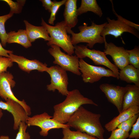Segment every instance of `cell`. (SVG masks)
Masks as SVG:
<instances>
[{"label": "cell", "mask_w": 139, "mask_h": 139, "mask_svg": "<svg viewBox=\"0 0 139 139\" xmlns=\"http://www.w3.org/2000/svg\"><path fill=\"white\" fill-rule=\"evenodd\" d=\"M139 113V106L132 107L119 113L118 115L106 123L104 126L108 132H111L121 123Z\"/></svg>", "instance_id": "obj_17"}, {"label": "cell", "mask_w": 139, "mask_h": 139, "mask_svg": "<svg viewBox=\"0 0 139 139\" xmlns=\"http://www.w3.org/2000/svg\"><path fill=\"white\" fill-rule=\"evenodd\" d=\"M13 75L9 72L0 73V97L6 101L10 99L20 103L24 108L28 116L31 113V109L24 100H19L14 95L11 88L15 85Z\"/></svg>", "instance_id": "obj_10"}, {"label": "cell", "mask_w": 139, "mask_h": 139, "mask_svg": "<svg viewBox=\"0 0 139 139\" xmlns=\"http://www.w3.org/2000/svg\"><path fill=\"white\" fill-rule=\"evenodd\" d=\"M107 19L108 22L101 33V36L105 39H106L107 35H111L117 38L125 32L131 33L139 38V34L134 28L123 23L118 19H111L109 17H107Z\"/></svg>", "instance_id": "obj_13"}, {"label": "cell", "mask_w": 139, "mask_h": 139, "mask_svg": "<svg viewBox=\"0 0 139 139\" xmlns=\"http://www.w3.org/2000/svg\"><path fill=\"white\" fill-rule=\"evenodd\" d=\"M79 63L82 80L84 83H93L99 81L104 77L117 78L115 74L110 69L90 65L83 59H80Z\"/></svg>", "instance_id": "obj_7"}, {"label": "cell", "mask_w": 139, "mask_h": 139, "mask_svg": "<svg viewBox=\"0 0 139 139\" xmlns=\"http://www.w3.org/2000/svg\"><path fill=\"white\" fill-rule=\"evenodd\" d=\"M111 132L110 136L107 139H126L129 135V132L120 128L116 129Z\"/></svg>", "instance_id": "obj_30"}, {"label": "cell", "mask_w": 139, "mask_h": 139, "mask_svg": "<svg viewBox=\"0 0 139 139\" xmlns=\"http://www.w3.org/2000/svg\"><path fill=\"white\" fill-rule=\"evenodd\" d=\"M0 139H12L8 135H1L0 136Z\"/></svg>", "instance_id": "obj_36"}, {"label": "cell", "mask_w": 139, "mask_h": 139, "mask_svg": "<svg viewBox=\"0 0 139 139\" xmlns=\"http://www.w3.org/2000/svg\"><path fill=\"white\" fill-rule=\"evenodd\" d=\"M66 0H63L60 1L54 0L53 1V4L51 10V14L48 21L50 24L54 25V22L56 20V14L60 7L63 5H64Z\"/></svg>", "instance_id": "obj_26"}, {"label": "cell", "mask_w": 139, "mask_h": 139, "mask_svg": "<svg viewBox=\"0 0 139 139\" xmlns=\"http://www.w3.org/2000/svg\"><path fill=\"white\" fill-rule=\"evenodd\" d=\"M9 55L12 62L16 63L21 69L28 73L35 70L40 72H46L48 68L46 64L43 63L36 59L29 60L23 56L13 53L9 54Z\"/></svg>", "instance_id": "obj_15"}, {"label": "cell", "mask_w": 139, "mask_h": 139, "mask_svg": "<svg viewBox=\"0 0 139 139\" xmlns=\"http://www.w3.org/2000/svg\"><path fill=\"white\" fill-rule=\"evenodd\" d=\"M70 128L67 127L62 128L63 137L62 139H98L84 133L77 131H72Z\"/></svg>", "instance_id": "obj_23"}, {"label": "cell", "mask_w": 139, "mask_h": 139, "mask_svg": "<svg viewBox=\"0 0 139 139\" xmlns=\"http://www.w3.org/2000/svg\"><path fill=\"white\" fill-rule=\"evenodd\" d=\"M23 21L25 26V30L31 43L38 39H43L45 41H48L51 40L48 32L44 26L33 25L26 20Z\"/></svg>", "instance_id": "obj_18"}, {"label": "cell", "mask_w": 139, "mask_h": 139, "mask_svg": "<svg viewBox=\"0 0 139 139\" xmlns=\"http://www.w3.org/2000/svg\"><path fill=\"white\" fill-rule=\"evenodd\" d=\"M7 34L8 43H17L26 48L32 46L25 30L20 29L17 32L11 31Z\"/></svg>", "instance_id": "obj_21"}, {"label": "cell", "mask_w": 139, "mask_h": 139, "mask_svg": "<svg viewBox=\"0 0 139 139\" xmlns=\"http://www.w3.org/2000/svg\"><path fill=\"white\" fill-rule=\"evenodd\" d=\"M13 15V14L10 12L6 15L0 16V39L1 44L3 47L6 46L7 37V34L5 29V23Z\"/></svg>", "instance_id": "obj_24"}, {"label": "cell", "mask_w": 139, "mask_h": 139, "mask_svg": "<svg viewBox=\"0 0 139 139\" xmlns=\"http://www.w3.org/2000/svg\"><path fill=\"white\" fill-rule=\"evenodd\" d=\"M99 88L108 101L116 107L119 113H121L123 108V97L127 90L126 86L103 83L100 85Z\"/></svg>", "instance_id": "obj_11"}, {"label": "cell", "mask_w": 139, "mask_h": 139, "mask_svg": "<svg viewBox=\"0 0 139 139\" xmlns=\"http://www.w3.org/2000/svg\"><path fill=\"white\" fill-rule=\"evenodd\" d=\"M139 117V114L135 115L129 119L121 123L118 125L117 127L129 132Z\"/></svg>", "instance_id": "obj_28"}, {"label": "cell", "mask_w": 139, "mask_h": 139, "mask_svg": "<svg viewBox=\"0 0 139 139\" xmlns=\"http://www.w3.org/2000/svg\"><path fill=\"white\" fill-rule=\"evenodd\" d=\"M128 55L129 63L136 68L139 69V48L135 46L132 50L126 49Z\"/></svg>", "instance_id": "obj_25"}, {"label": "cell", "mask_w": 139, "mask_h": 139, "mask_svg": "<svg viewBox=\"0 0 139 139\" xmlns=\"http://www.w3.org/2000/svg\"><path fill=\"white\" fill-rule=\"evenodd\" d=\"M123 98L121 112L135 106H139V87L135 85L128 84Z\"/></svg>", "instance_id": "obj_19"}, {"label": "cell", "mask_w": 139, "mask_h": 139, "mask_svg": "<svg viewBox=\"0 0 139 139\" xmlns=\"http://www.w3.org/2000/svg\"><path fill=\"white\" fill-rule=\"evenodd\" d=\"M41 24L45 28L50 36L51 40L47 43L48 46H58L71 55L74 53V46L72 43L71 38L67 34L64 21L53 26L46 23L42 18Z\"/></svg>", "instance_id": "obj_4"}, {"label": "cell", "mask_w": 139, "mask_h": 139, "mask_svg": "<svg viewBox=\"0 0 139 139\" xmlns=\"http://www.w3.org/2000/svg\"><path fill=\"white\" fill-rule=\"evenodd\" d=\"M91 11L101 17L103 13L96 0H82L80 6L77 9L78 16Z\"/></svg>", "instance_id": "obj_22"}, {"label": "cell", "mask_w": 139, "mask_h": 139, "mask_svg": "<svg viewBox=\"0 0 139 139\" xmlns=\"http://www.w3.org/2000/svg\"><path fill=\"white\" fill-rule=\"evenodd\" d=\"M77 0H66L63 13L64 21L67 33L71 34L78 22L77 14Z\"/></svg>", "instance_id": "obj_16"}, {"label": "cell", "mask_w": 139, "mask_h": 139, "mask_svg": "<svg viewBox=\"0 0 139 139\" xmlns=\"http://www.w3.org/2000/svg\"><path fill=\"white\" fill-rule=\"evenodd\" d=\"M13 65L9 57L0 56V73L7 72L8 67H10Z\"/></svg>", "instance_id": "obj_31"}, {"label": "cell", "mask_w": 139, "mask_h": 139, "mask_svg": "<svg viewBox=\"0 0 139 139\" xmlns=\"http://www.w3.org/2000/svg\"><path fill=\"white\" fill-rule=\"evenodd\" d=\"M50 47L48 51L54 59V64L58 65L66 71L70 72L77 75H81L79 67V58L76 55L66 54L61 51L59 47L56 45H52Z\"/></svg>", "instance_id": "obj_6"}, {"label": "cell", "mask_w": 139, "mask_h": 139, "mask_svg": "<svg viewBox=\"0 0 139 139\" xmlns=\"http://www.w3.org/2000/svg\"><path fill=\"white\" fill-rule=\"evenodd\" d=\"M52 118V116L45 112L32 117H29L25 122L28 127L36 126L40 128L41 130L39 134L44 137L47 136L49 131L52 129L70 127L66 124H62L56 121L51 118Z\"/></svg>", "instance_id": "obj_9"}, {"label": "cell", "mask_w": 139, "mask_h": 139, "mask_svg": "<svg viewBox=\"0 0 139 139\" xmlns=\"http://www.w3.org/2000/svg\"><path fill=\"white\" fill-rule=\"evenodd\" d=\"M46 72L51 78L50 84L47 86V90L54 92L56 90L63 95L66 96L69 92L68 78L66 71L56 65L48 67Z\"/></svg>", "instance_id": "obj_8"}, {"label": "cell", "mask_w": 139, "mask_h": 139, "mask_svg": "<svg viewBox=\"0 0 139 139\" xmlns=\"http://www.w3.org/2000/svg\"><path fill=\"white\" fill-rule=\"evenodd\" d=\"M3 115L2 110L0 108V120Z\"/></svg>", "instance_id": "obj_37"}, {"label": "cell", "mask_w": 139, "mask_h": 139, "mask_svg": "<svg viewBox=\"0 0 139 139\" xmlns=\"http://www.w3.org/2000/svg\"><path fill=\"white\" fill-rule=\"evenodd\" d=\"M110 2L111 3L112 11L114 14L117 17V19L120 20L123 23L132 27L136 29L139 31V25H138L126 19L117 13L114 10L112 1L111 0H110Z\"/></svg>", "instance_id": "obj_32"}, {"label": "cell", "mask_w": 139, "mask_h": 139, "mask_svg": "<svg viewBox=\"0 0 139 139\" xmlns=\"http://www.w3.org/2000/svg\"><path fill=\"white\" fill-rule=\"evenodd\" d=\"M28 127L25 122H21L15 139H31L30 134L26 132Z\"/></svg>", "instance_id": "obj_29"}, {"label": "cell", "mask_w": 139, "mask_h": 139, "mask_svg": "<svg viewBox=\"0 0 139 139\" xmlns=\"http://www.w3.org/2000/svg\"><path fill=\"white\" fill-rule=\"evenodd\" d=\"M101 117L100 114L93 113L81 106L66 124L98 139H105V130L100 121Z\"/></svg>", "instance_id": "obj_1"}, {"label": "cell", "mask_w": 139, "mask_h": 139, "mask_svg": "<svg viewBox=\"0 0 139 139\" xmlns=\"http://www.w3.org/2000/svg\"><path fill=\"white\" fill-rule=\"evenodd\" d=\"M87 104L98 106L92 100L83 96L79 90L69 91L64 101L54 106V111L52 118L61 124H65L81 106Z\"/></svg>", "instance_id": "obj_2"}, {"label": "cell", "mask_w": 139, "mask_h": 139, "mask_svg": "<svg viewBox=\"0 0 139 139\" xmlns=\"http://www.w3.org/2000/svg\"><path fill=\"white\" fill-rule=\"evenodd\" d=\"M119 79L139 87V69L128 64L119 72Z\"/></svg>", "instance_id": "obj_20"}, {"label": "cell", "mask_w": 139, "mask_h": 139, "mask_svg": "<svg viewBox=\"0 0 139 139\" xmlns=\"http://www.w3.org/2000/svg\"><path fill=\"white\" fill-rule=\"evenodd\" d=\"M0 108L7 110L12 115L14 130H18L21 122H25L29 117L23 107L19 103L10 99H7L5 102L0 100Z\"/></svg>", "instance_id": "obj_12"}, {"label": "cell", "mask_w": 139, "mask_h": 139, "mask_svg": "<svg viewBox=\"0 0 139 139\" xmlns=\"http://www.w3.org/2000/svg\"><path fill=\"white\" fill-rule=\"evenodd\" d=\"M104 52L106 55H109L112 57L114 65L120 70L129 64L128 55L123 47L116 45L112 42L107 43L105 42Z\"/></svg>", "instance_id": "obj_14"}, {"label": "cell", "mask_w": 139, "mask_h": 139, "mask_svg": "<svg viewBox=\"0 0 139 139\" xmlns=\"http://www.w3.org/2000/svg\"><path fill=\"white\" fill-rule=\"evenodd\" d=\"M74 53L80 59L88 57L91 59L96 65H104L111 70L119 79L118 69L106 57L104 52L94 49H90L87 46L83 45L74 46Z\"/></svg>", "instance_id": "obj_5"}, {"label": "cell", "mask_w": 139, "mask_h": 139, "mask_svg": "<svg viewBox=\"0 0 139 139\" xmlns=\"http://www.w3.org/2000/svg\"><path fill=\"white\" fill-rule=\"evenodd\" d=\"M7 3L10 7V12L14 13H19L21 12L22 6L25 2V0L18 1V2H15L10 0H2Z\"/></svg>", "instance_id": "obj_27"}, {"label": "cell", "mask_w": 139, "mask_h": 139, "mask_svg": "<svg viewBox=\"0 0 139 139\" xmlns=\"http://www.w3.org/2000/svg\"><path fill=\"white\" fill-rule=\"evenodd\" d=\"M13 51L8 50L4 49L0 43V56L7 57H9L8 54L13 53Z\"/></svg>", "instance_id": "obj_35"}, {"label": "cell", "mask_w": 139, "mask_h": 139, "mask_svg": "<svg viewBox=\"0 0 139 139\" xmlns=\"http://www.w3.org/2000/svg\"><path fill=\"white\" fill-rule=\"evenodd\" d=\"M41 2L43 6L44 7L45 9L50 13L52 6L53 4V1L51 0H39Z\"/></svg>", "instance_id": "obj_34"}, {"label": "cell", "mask_w": 139, "mask_h": 139, "mask_svg": "<svg viewBox=\"0 0 139 139\" xmlns=\"http://www.w3.org/2000/svg\"><path fill=\"white\" fill-rule=\"evenodd\" d=\"M107 23L97 24L92 22L91 25L89 26L87 23H84L83 25L78 27L79 32L75 33L73 31L71 32L72 44L74 46L80 43L85 42L87 43V47L92 48L97 43H104L106 40L101 36V33Z\"/></svg>", "instance_id": "obj_3"}, {"label": "cell", "mask_w": 139, "mask_h": 139, "mask_svg": "<svg viewBox=\"0 0 139 139\" xmlns=\"http://www.w3.org/2000/svg\"><path fill=\"white\" fill-rule=\"evenodd\" d=\"M132 127V131L129 135L128 139H138L139 138V117Z\"/></svg>", "instance_id": "obj_33"}]
</instances>
